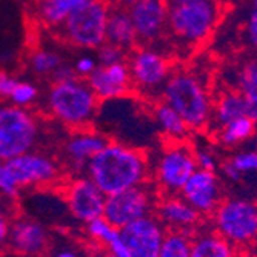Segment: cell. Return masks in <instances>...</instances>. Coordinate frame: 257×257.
Returning <instances> with one entry per match:
<instances>
[{
    "mask_svg": "<svg viewBox=\"0 0 257 257\" xmlns=\"http://www.w3.org/2000/svg\"><path fill=\"white\" fill-rule=\"evenodd\" d=\"M150 162L144 150L109 140L103 150L92 157L85 171L105 196H111L148 183L151 176Z\"/></svg>",
    "mask_w": 257,
    "mask_h": 257,
    "instance_id": "6da1fadb",
    "label": "cell"
},
{
    "mask_svg": "<svg viewBox=\"0 0 257 257\" xmlns=\"http://www.w3.org/2000/svg\"><path fill=\"white\" fill-rule=\"evenodd\" d=\"M222 19L219 0H168L167 34L180 50H194L211 39Z\"/></svg>",
    "mask_w": 257,
    "mask_h": 257,
    "instance_id": "7a4b0ae2",
    "label": "cell"
},
{
    "mask_svg": "<svg viewBox=\"0 0 257 257\" xmlns=\"http://www.w3.org/2000/svg\"><path fill=\"white\" fill-rule=\"evenodd\" d=\"M190 131H203L211 123L214 99L203 79L188 69H174L160 94Z\"/></svg>",
    "mask_w": 257,
    "mask_h": 257,
    "instance_id": "3957f363",
    "label": "cell"
},
{
    "mask_svg": "<svg viewBox=\"0 0 257 257\" xmlns=\"http://www.w3.org/2000/svg\"><path fill=\"white\" fill-rule=\"evenodd\" d=\"M45 111L71 131L89 128L97 119L100 100L85 79L53 82L43 99Z\"/></svg>",
    "mask_w": 257,
    "mask_h": 257,
    "instance_id": "277c9868",
    "label": "cell"
},
{
    "mask_svg": "<svg viewBox=\"0 0 257 257\" xmlns=\"http://www.w3.org/2000/svg\"><path fill=\"white\" fill-rule=\"evenodd\" d=\"M109 11L111 7L106 0H88L69 13L57 33L73 48L96 51L106 42Z\"/></svg>",
    "mask_w": 257,
    "mask_h": 257,
    "instance_id": "5b68a950",
    "label": "cell"
},
{
    "mask_svg": "<svg viewBox=\"0 0 257 257\" xmlns=\"http://www.w3.org/2000/svg\"><path fill=\"white\" fill-rule=\"evenodd\" d=\"M133 89L145 99H160L162 89L174 71L171 59L153 45L136 46L126 56Z\"/></svg>",
    "mask_w": 257,
    "mask_h": 257,
    "instance_id": "8992f818",
    "label": "cell"
},
{
    "mask_svg": "<svg viewBox=\"0 0 257 257\" xmlns=\"http://www.w3.org/2000/svg\"><path fill=\"white\" fill-rule=\"evenodd\" d=\"M154 183L162 196L179 194L182 186L197 170L194 148L183 142H170L163 145L157 157L150 162Z\"/></svg>",
    "mask_w": 257,
    "mask_h": 257,
    "instance_id": "52a82bcc",
    "label": "cell"
},
{
    "mask_svg": "<svg viewBox=\"0 0 257 257\" xmlns=\"http://www.w3.org/2000/svg\"><path fill=\"white\" fill-rule=\"evenodd\" d=\"M211 219L223 239L237 249H246L257 232V203L243 197H225Z\"/></svg>",
    "mask_w": 257,
    "mask_h": 257,
    "instance_id": "ba28073f",
    "label": "cell"
},
{
    "mask_svg": "<svg viewBox=\"0 0 257 257\" xmlns=\"http://www.w3.org/2000/svg\"><path fill=\"white\" fill-rule=\"evenodd\" d=\"M40 123L30 108L0 106V159L4 162L36 148Z\"/></svg>",
    "mask_w": 257,
    "mask_h": 257,
    "instance_id": "9c48e42d",
    "label": "cell"
},
{
    "mask_svg": "<svg viewBox=\"0 0 257 257\" xmlns=\"http://www.w3.org/2000/svg\"><path fill=\"white\" fill-rule=\"evenodd\" d=\"M156 199L148 183L133 186V188L123 190L106 196L103 206V219L109 222L114 228H123L139 219L153 214Z\"/></svg>",
    "mask_w": 257,
    "mask_h": 257,
    "instance_id": "30bf717a",
    "label": "cell"
},
{
    "mask_svg": "<svg viewBox=\"0 0 257 257\" xmlns=\"http://www.w3.org/2000/svg\"><path fill=\"white\" fill-rule=\"evenodd\" d=\"M5 168L19 190L50 186L62 176L60 165L54 157L34 150L5 160Z\"/></svg>",
    "mask_w": 257,
    "mask_h": 257,
    "instance_id": "8fae6325",
    "label": "cell"
},
{
    "mask_svg": "<svg viewBox=\"0 0 257 257\" xmlns=\"http://www.w3.org/2000/svg\"><path fill=\"white\" fill-rule=\"evenodd\" d=\"M106 196L88 176H80L68 182L63 188V200L71 216L88 223L103 216Z\"/></svg>",
    "mask_w": 257,
    "mask_h": 257,
    "instance_id": "7c38bea8",
    "label": "cell"
},
{
    "mask_svg": "<svg viewBox=\"0 0 257 257\" xmlns=\"http://www.w3.org/2000/svg\"><path fill=\"white\" fill-rule=\"evenodd\" d=\"M126 11L139 43L156 46L167 36L168 0H136V4Z\"/></svg>",
    "mask_w": 257,
    "mask_h": 257,
    "instance_id": "4fadbf2b",
    "label": "cell"
},
{
    "mask_svg": "<svg viewBox=\"0 0 257 257\" xmlns=\"http://www.w3.org/2000/svg\"><path fill=\"white\" fill-rule=\"evenodd\" d=\"M179 196L188 202L203 217H211L223 197V188L217 173L196 170L182 186Z\"/></svg>",
    "mask_w": 257,
    "mask_h": 257,
    "instance_id": "5bb4252c",
    "label": "cell"
},
{
    "mask_svg": "<svg viewBox=\"0 0 257 257\" xmlns=\"http://www.w3.org/2000/svg\"><path fill=\"white\" fill-rule=\"evenodd\" d=\"M119 232L130 257H157L167 228L156 216L150 214L120 228Z\"/></svg>",
    "mask_w": 257,
    "mask_h": 257,
    "instance_id": "9a60e30c",
    "label": "cell"
},
{
    "mask_svg": "<svg viewBox=\"0 0 257 257\" xmlns=\"http://www.w3.org/2000/svg\"><path fill=\"white\" fill-rule=\"evenodd\" d=\"M108 142L109 139L102 131L91 126L71 131L63 144V159L66 167L76 173L85 171L92 157L100 153Z\"/></svg>",
    "mask_w": 257,
    "mask_h": 257,
    "instance_id": "2e32d148",
    "label": "cell"
},
{
    "mask_svg": "<svg viewBox=\"0 0 257 257\" xmlns=\"http://www.w3.org/2000/svg\"><path fill=\"white\" fill-rule=\"evenodd\" d=\"M85 80L100 103L125 97L133 91L126 60L112 65H99Z\"/></svg>",
    "mask_w": 257,
    "mask_h": 257,
    "instance_id": "e0dca14e",
    "label": "cell"
},
{
    "mask_svg": "<svg viewBox=\"0 0 257 257\" xmlns=\"http://www.w3.org/2000/svg\"><path fill=\"white\" fill-rule=\"evenodd\" d=\"M156 217L167 228V231H182L193 236L200 228L203 217L183 200L179 194L160 196L154 206Z\"/></svg>",
    "mask_w": 257,
    "mask_h": 257,
    "instance_id": "ac0fdd59",
    "label": "cell"
},
{
    "mask_svg": "<svg viewBox=\"0 0 257 257\" xmlns=\"http://www.w3.org/2000/svg\"><path fill=\"white\" fill-rule=\"evenodd\" d=\"M50 245V236L46 228L37 220L19 217L11 222L8 246L20 254L30 257H40Z\"/></svg>",
    "mask_w": 257,
    "mask_h": 257,
    "instance_id": "d6986e66",
    "label": "cell"
},
{
    "mask_svg": "<svg viewBox=\"0 0 257 257\" xmlns=\"http://www.w3.org/2000/svg\"><path fill=\"white\" fill-rule=\"evenodd\" d=\"M190 257H239V249L214 228H199L191 236Z\"/></svg>",
    "mask_w": 257,
    "mask_h": 257,
    "instance_id": "ffe728a7",
    "label": "cell"
},
{
    "mask_svg": "<svg viewBox=\"0 0 257 257\" xmlns=\"http://www.w3.org/2000/svg\"><path fill=\"white\" fill-rule=\"evenodd\" d=\"M106 42L112 43L126 53L137 46V36L131 17L125 8H111L106 23Z\"/></svg>",
    "mask_w": 257,
    "mask_h": 257,
    "instance_id": "44dd1931",
    "label": "cell"
},
{
    "mask_svg": "<svg viewBox=\"0 0 257 257\" xmlns=\"http://www.w3.org/2000/svg\"><path fill=\"white\" fill-rule=\"evenodd\" d=\"M154 125L159 128L162 136L170 142H183L190 134L180 115L163 100H157L153 106Z\"/></svg>",
    "mask_w": 257,
    "mask_h": 257,
    "instance_id": "7402d4cb",
    "label": "cell"
},
{
    "mask_svg": "<svg viewBox=\"0 0 257 257\" xmlns=\"http://www.w3.org/2000/svg\"><path fill=\"white\" fill-rule=\"evenodd\" d=\"M86 232L88 236L96 240L97 243H102L106 248V254L111 257H130L128 248L125 246L120 232L117 228H114L109 222H106L103 217H97L86 223Z\"/></svg>",
    "mask_w": 257,
    "mask_h": 257,
    "instance_id": "603a6c76",
    "label": "cell"
},
{
    "mask_svg": "<svg viewBox=\"0 0 257 257\" xmlns=\"http://www.w3.org/2000/svg\"><path fill=\"white\" fill-rule=\"evenodd\" d=\"M246 115V106L243 97L237 91H225L219 96V99L213 105L211 123L213 130H219L220 126Z\"/></svg>",
    "mask_w": 257,
    "mask_h": 257,
    "instance_id": "cb8c5ba5",
    "label": "cell"
},
{
    "mask_svg": "<svg viewBox=\"0 0 257 257\" xmlns=\"http://www.w3.org/2000/svg\"><path fill=\"white\" fill-rule=\"evenodd\" d=\"M237 92L243 97L246 115L257 123V60H245L236 74Z\"/></svg>",
    "mask_w": 257,
    "mask_h": 257,
    "instance_id": "d4e9b609",
    "label": "cell"
},
{
    "mask_svg": "<svg viewBox=\"0 0 257 257\" xmlns=\"http://www.w3.org/2000/svg\"><path fill=\"white\" fill-rule=\"evenodd\" d=\"M76 7L71 0H36L34 16L40 25L57 31Z\"/></svg>",
    "mask_w": 257,
    "mask_h": 257,
    "instance_id": "484cf974",
    "label": "cell"
},
{
    "mask_svg": "<svg viewBox=\"0 0 257 257\" xmlns=\"http://www.w3.org/2000/svg\"><path fill=\"white\" fill-rule=\"evenodd\" d=\"M255 125L257 123L252 119H249L248 115H243V117H239L236 120L220 126L214 133L220 145L226 148H234L246 142V140H249L254 136Z\"/></svg>",
    "mask_w": 257,
    "mask_h": 257,
    "instance_id": "4316f807",
    "label": "cell"
},
{
    "mask_svg": "<svg viewBox=\"0 0 257 257\" xmlns=\"http://www.w3.org/2000/svg\"><path fill=\"white\" fill-rule=\"evenodd\" d=\"M63 62L62 56L50 48H36L28 57V66L37 77H51Z\"/></svg>",
    "mask_w": 257,
    "mask_h": 257,
    "instance_id": "83f0119b",
    "label": "cell"
},
{
    "mask_svg": "<svg viewBox=\"0 0 257 257\" xmlns=\"http://www.w3.org/2000/svg\"><path fill=\"white\" fill-rule=\"evenodd\" d=\"M191 236L182 231H167L157 257H190Z\"/></svg>",
    "mask_w": 257,
    "mask_h": 257,
    "instance_id": "f1b7e54d",
    "label": "cell"
},
{
    "mask_svg": "<svg viewBox=\"0 0 257 257\" xmlns=\"http://www.w3.org/2000/svg\"><path fill=\"white\" fill-rule=\"evenodd\" d=\"M40 99L39 86L30 80H17L8 102L19 108H30Z\"/></svg>",
    "mask_w": 257,
    "mask_h": 257,
    "instance_id": "f546056e",
    "label": "cell"
},
{
    "mask_svg": "<svg viewBox=\"0 0 257 257\" xmlns=\"http://www.w3.org/2000/svg\"><path fill=\"white\" fill-rule=\"evenodd\" d=\"M226 160L242 176L246 173H257V151H239Z\"/></svg>",
    "mask_w": 257,
    "mask_h": 257,
    "instance_id": "4dcf8cb0",
    "label": "cell"
},
{
    "mask_svg": "<svg viewBox=\"0 0 257 257\" xmlns=\"http://www.w3.org/2000/svg\"><path fill=\"white\" fill-rule=\"evenodd\" d=\"M126 51L115 46L112 43L105 42L96 50V59L99 65H112V63H119L126 60Z\"/></svg>",
    "mask_w": 257,
    "mask_h": 257,
    "instance_id": "1f68e13d",
    "label": "cell"
},
{
    "mask_svg": "<svg viewBox=\"0 0 257 257\" xmlns=\"http://www.w3.org/2000/svg\"><path fill=\"white\" fill-rule=\"evenodd\" d=\"M99 66L97 63V59H96V54H91L89 51L80 54L74 63H73V68H74V71H76V76L80 77V79H86L94 69Z\"/></svg>",
    "mask_w": 257,
    "mask_h": 257,
    "instance_id": "d6a6232c",
    "label": "cell"
},
{
    "mask_svg": "<svg viewBox=\"0 0 257 257\" xmlns=\"http://www.w3.org/2000/svg\"><path fill=\"white\" fill-rule=\"evenodd\" d=\"M194 157H196V163H197L199 170L216 173L219 170V167H220L217 156L209 148H197V150H194Z\"/></svg>",
    "mask_w": 257,
    "mask_h": 257,
    "instance_id": "836d02e7",
    "label": "cell"
},
{
    "mask_svg": "<svg viewBox=\"0 0 257 257\" xmlns=\"http://www.w3.org/2000/svg\"><path fill=\"white\" fill-rule=\"evenodd\" d=\"M19 191H20L19 186L16 185V182L11 179V176L5 168V162L0 159V194L14 199L19 196Z\"/></svg>",
    "mask_w": 257,
    "mask_h": 257,
    "instance_id": "e575fe53",
    "label": "cell"
},
{
    "mask_svg": "<svg viewBox=\"0 0 257 257\" xmlns=\"http://www.w3.org/2000/svg\"><path fill=\"white\" fill-rule=\"evenodd\" d=\"M17 80L19 79H16L8 71H4V69H0V99H5V100L10 99V96H11V92H13Z\"/></svg>",
    "mask_w": 257,
    "mask_h": 257,
    "instance_id": "d590c367",
    "label": "cell"
},
{
    "mask_svg": "<svg viewBox=\"0 0 257 257\" xmlns=\"http://www.w3.org/2000/svg\"><path fill=\"white\" fill-rule=\"evenodd\" d=\"M245 37L249 43V46H252L254 50H257V13L252 11L245 22Z\"/></svg>",
    "mask_w": 257,
    "mask_h": 257,
    "instance_id": "8d00e7d4",
    "label": "cell"
},
{
    "mask_svg": "<svg viewBox=\"0 0 257 257\" xmlns=\"http://www.w3.org/2000/svg\"><path fill=\"white\" fill-rule=\"evenodd\" d=\"M10 217L7 216L5 209L0 208V249H4L8 245V236H10Z\"/></svg>",
    "mask_w": 257,
    "mask_h": 257,
    "instance_id": "74e56055",
    "label": "cell"
},
{
    "mask_svg": "<svg viewBox=\"0 0 257 257\" xmlns=\"http://www.w3.org/2000/svg\"><path fill=\"white\" fill-rule=\"evenodd\" d=\"M74 77H77V76H76L73 65L63 62L54 71V74L51 76V80L53 82H62V80H69V79H74Z\"/></svg>",
    "mask_w": 257,
    "mask_h": 257,
    "instance_id": "f35d334b",
    "label": "cell"
},
{
    "mask_svg": "<svg viewBox=\"0 0 257 257\" xmlns=\"http://www.w3.org/2000/svg\"><path fill=\"white\" fill-rule=\"evenodd\" d=\"M220 171L223 173V176L228 179V180H231V182H239L240 179H242V174L231 165V163L228 162V160H225L223 163H220Z\"/></svg>",
    "mask_w": 257,
    "mask_h": 257,
    "instance_id": "ab89813d",
    "label": "cell"
},
{
    "mask_svg": "<svg viewBox=\"0 0 257 257\" xmlns=\"http://www.w3.org/2000/svg\"><path fill=\"white\" fill-rule=\"evenodd\" d=\"M246 251L249 252L251 257H257V232H255V236L252 237V240L249 242V245L246 246Z\"/></svg>",
    "mask_w": 257,
    "mask_h": 257,
    "instance_id": "60d3db41",
    "label": "cell"
},
{
    "mask_svg": "<svg viewBox=\"0 0 257 257\" xmlns=\"http://www.w3.org/2000/svg\"><path fill=\"white\" fill-rule=\"evenodd\" d=\"M51 257H79V255H77L76 252H73V251L65 249V251H60V252H57V254L51 255Z\"/></svg>",
    "mask_w": 257,
    "mask_h": 257,
    "instance_id": "b9f144b4",
    "label": "cell"
},
{
    "mask_svg": "<svg viewBox=\"0 0 257 257\" xmlns=\"http://www.w3.org/2000/svg\"><path fill=\"white\" fill-rule=\"evenodd\" d=\"M117 7H120V8H125V10H128L130 7H133L134 4H136V0H117Z\"/></svg>",
    "mask_w": 257,
    "mask_h": 257,
    "instance_id": "7bdbcfd3",
    "label": "cell"
},
{
    "mask_svg": "<svg viewBox=\"0 0 257 257\" xmlns=\"http://www.w3.org/2000/svg\"><path fill=\"white\" fill-rule=\"evenodd\" d=\"M71 2H74L76 5H82V4H85V2H88V0H71Z\"/></svg>",
    "mask_w": 257,
    "mask_h": 257,
    "instance_id": "ee69618b",
    "label": "cell"
},
{
    "mask_svg": "<svg viewBox=\"0 0 257 257\" xmlns=\"http://www.w3.org/2000/svg\"><path fill=\"white\" fill-rule=\"evenodd\" d=\"M252 8H254L252 11H255V13H257V0H252Z\"/></svg>",
    "mask_w": 257,
    "mask_h": 257,
    "instance_id": "f6af8a7d",
    "label": "cell"
}]
</instances>
